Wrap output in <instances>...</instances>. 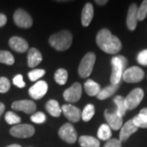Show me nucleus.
<instances>
[{
  "instance_id": "obj_1",
  "label": "nucleus",
  "mask_w": 147,
  "mask_h": 147,
  "mask_svg": "<svg viewBox=\"0 0 147 147\" xmlns=\"http://www.w3.org/2000/svg\"><path fill=\"white\" fill-rule=\"evenodd\" d=\"M96 41L100 49L108 54H116L122 48V42L119 38L113 35L108 29L100 30L96 34Z\"/></svg>"
},
{
  "instance_id": "obj_2",
  "label": "nucleus",
  "mask_w": 147,
  "mask_h": 147,
  "mask_svg": "<svg viewBox=\"0 0 147 147\" xmlns=\"http://www.w3.org/2000/svg\"><path fill=\"white\" fill-rule=\"evenodd\" d=\"M73 41L72 34L68 30H61L53 34L49 38V44L57 51H65L69 49Z\"/></svg>"
},
{
  "instance_id": "obj_3",
  "label": "nucleus",
  "mask_w": 147,
  "mask_h": 147,
  "mask_svg": "<svg viewBox=\"0 0 147 147\" xmlns=\"http://www.w3.org/2000/svg\"><path fill=\"white\" fill-rule=\"evenodd\" d=\"M127 64V60L123 56H117L111 59V76L110 83L113 85L120 84V80Z\"/></svg>"
},
{
  "instance_id": "obj_4",
  "label": "nucleus",
  "mask_w": 147,
  "mask_h": 147,
  "mask_svg": "<svg viewBox=\"0 0 147 147\" xmlns=\"http://www.w3.org/2000/svg\"><path fill=\"white\" fill-rule=\"evenodd\" d=\"M96 61V55L93 53H88L81 60L79 66V74L81 78H88L92 72Z\"/></svg>"
},
{
  "instance_id": "obj_5",
  "label": "nucleus",
  "mask_w": 147,
  "mask_h": 147,
  "mask_svg": "<svg viewBox=\"0 0 147 147\" xmlns=\"http://www.w3.org/2000/svg\"><path fill=\"white\" fill-rule=\"evenodd\" d=\"M143 97H144V91L142 88H137L131 90L129 94L126 96V98H124L127 110H134L142 102Z\"/></svg>"
},
{
  "instance_id": "obj_6",
  "label": "nucleus",
  "mask_w": 147,
  "mask_h": 147,
  "mask_svg": "<svg viewBox=\"0 0 147 147\" xmlns=\"http://www.w3.org/2000/svg\"><path fill=\"white\" fill-rule=\"evenodd\" d=\"M144 76L145 73L142 69L138 66H131L124 70L122 78L126 83L135 84L141 82L144 79Z\"/></svg>"
},
{
  "instance_id": "obj_7",
  "label": "nucleus",
  "mask_w": 147,
  "mask_h": 147,
  "mask_svg": "<svg viewBox=\"0 0 147 147\" xmlns=\"http://www.w3.org/2000/svg\"><path fill=\"white\" fill-rule=\"evenodd\" d=\"M34 127L30 124H16L10 129V134L17 138H28L34 136Z\"/></svg>"
},
{
  "instance_id": "obj_8",
  "label": "nucleus",
  "mask_w": 147,
  "mask_h": 147,
  "mask_svg": "<svg viewBox=\"0 0 147 147\" xmlns=\"http://www.w3.org/2000/svg\"><path fill=\"white\" fill-rule=\"evenodd\" d=\"M14 22L16 26L20 28L23 29H28L32 26L33 25V20L30 15L26 11L23 9H17L14 12L13 15Z\"/></svg>"
},
{
  "instance_id": "obj_9",
  "label": "nucleus",
  "mask_w": 147,
  "mask_h": 147,
  "mask_svg": "<svg viewBox=\"0 0 147 147\" xmlns=\"http://www.w3.org/2000/svg\"><path fill=\"white\" fill-rule=\"evenodd\" d=\"M59 137L69 144H73L77 141V132L71 123H65L60 127L58 131Z\"/></svg>"
},
{
  "instance_id": "obj_10",
  "label": "nucleus",
  "mask_w": 147,
  "mask_h": 147,
  "mask_svg": "<svg viewBox=\"0 0 147 147\" xmlns=\"http://www.w3.org/2000/svg\"><path fill=\"white\" fill-rule=\"evenodd\" d=\"M82 96V86L79 83H74V84L64 92L63 96L64 99L71 102V103H75L79 101V99L81 98Z\"/></svg>"
},
{
  "instance_id": "obj_11",
  "label": "nucleus",
  "mask_w": 147,
  "mask_h": 147,
  "mask_svg": "<svg viewBox=\"0 0 147 147\" xmlns=\"http://www.w3.org/2000/svg\"><path fill=\"white\" fill-rule=\"evenodd\" d=\"M11 108L17 111H23L28 115H33L36 110L37 105L32 100H21L14 101L11 104Z\"/></svg>"
},
{
  "instance_id": "obj_12",
  "label": "nucleus",
  "mask_w": 147,
  "mask_h": 147,
  "mask_svg": "<svg viewBox=\"0 0 147 147\" xmlns=\"http://www.w3.org/2000/svg\"><path fill=\"white\" fill-rule=\"evenodd\" d=\"M61 111L63 112L65 118L72 123H78L82 117L81 110H79L78 107L70 105V104L62 105Z\"/></svg>"
},
{
  "instance_id": "obj_13",
  "label": "nucleus",
  "mask_w": 147,
  "mask_h": 147,
  "mask_svg": "<svg viewBox=\"0 0 147 147\" xmlns=\"http://www.w3.org/2000/svg\"><path fill=\"white\" fill-rule=\"evenodd\" d=\"M47 89H48V86L47 83L43 80H41L34 84L29 89V94L33 99L39 100L46 95Z\"/></svg>"
},
{
  "instance_id": "obj_14",
  "label": "nucleus",
  "mask_w": 147,
  "mask_h": 147,
  "mask_svg": "<svg viewBox=\"0 0 147 147\" xmlns=\"http://www.w3.org/2000/svg\"><path fill=\"white\" fill-rule=\"evenodd\" d=\"M104 116L107 124L113 130H119L123 125V117L119 116L116 111L110 112V110H105Z\"/></svg>"
},
{
  "instance_id": "obj_15",
  "label": "nucleus",
  "mask_w": 147,
  "mask_h": 147,
  "mask_svg": "<svg viewBox=\"0 0 147 147\" xmlns=\"http://www.w3.org/2000/svg\"><path fill=\"white\" fill-rule=\"evenodd\" d=\"M137 10L138 7L136 3H132L130 5L128 11H127V27L128 30L131 31L135 30L137 26Z\"/></svg>"
},
{
  "instance_id": "obj_16",
  "label": "nucleus",
  "mask_w": 147,
  "mask_h": 147,
  "mask_svg": "<svg viewBox=\"0 0 147 147\" xmlns=\"http://www.w3.org/2000/svg\"><path fill=\"white\" fill-rule=\"evenodd\" d=\"M137 127L134 123L132 119L127 121L123 124V126L121 127L120 133H119V141L122 142H126L127 139L131 137L133 133H135L137 131Z\"/></svg>"
},
{
  "instance_id": "obj_17",
  "label": "nucleus",
  "mask_w": 147,
  "mask_h": 147,
  "mask_svg": "<svg viewBox=\"0 0 147 147\" xmlns=\"http://www.w3.org/2000/svg\"><path fill=\"white\" fill-rule=\"evenodd\" d=\"M8 42H9V46L11 48L17 53H25L29 49V45L26 40H25L24 38H20V37H11Z\"/></svg>"
},
{
  "instance_id": "obj_18",
  "label": "nucleus",
  "mask_w": 147,
  "mask_h": 147,
  "mask_svg": "<svg viewBox=\"0 0 147 147\" xmlns=\"http://www.w3.org/2000/svg\"><path fill=\"white\" fill-rule=\"evenodd\" d=\"M42 57L41 53L34 47H31L28 51V55H27V62L28 65L30 68H34L37 66L38 64L42 61Z\"/></svg>"
},
{
  "instance_id": "obj_19",
  "label": "nucleus",
  "mask_w": 147,
  "mask_h": 147,
  "mask_svg": "<svg viewBox=\"0 0 147 147\" xmlns=\"http://www.w3.org/2000/svg\"><path fill=\"white\" fill-rule=\"evenodd\" d=\"M93 15H94L93 6L91 3H87L84 7L81 14V22L84 27L89 26L93 18Z\"/></svg>"
},
{
  "instance_id": "obj_20",
  "label": "nucleus",
  "mask_w": 147,
  "mask_h": 147,
  "mask_svg": "<svg viewBox=\"0 0 147 147\" xmlns=\"http://www.w3.org/2000/svg\"><path fill=\"white\" fill-rule=\"evenodd\" d=\"M84 89L86 93L90 96H97L100 91V84L93 81L92 79H88L84 84Z\"/></svg>"
},
{
  "instance_id": "obj_21",
  "label": "nucleus",
  "mask_w": 147,
  "mask_h": 147,
  "mask_svg": "<svg viewBox=\"0 0 147 147\" xmlns=\"http://www.w3.org/2000/svg\"><path fill=\"white\" fill-rule=\"evenodd\" d=\"M119 85H120V84H117V85L111 84L110 86H107V87L104 88L103 89H100V92L96 96L97 98L101 100L107 99L108 97H110L112 95L115 93L116 91L119 89Z\"/></svg>"
},
{
  "instance_id": "obj_22",
  "label": "nucleus",
  "mask_w": 147,
  "mask_h": 147,
  "mask_svg": "<svg viewBox=\"0 0 147 147\" xmlns=\"http://www.w3.org/2000/svg\"><path fill=\"white\" fill-rule=\"evenodd\" d=\"M46 110L53 117H59L61 115V107L60 106L57 100H50L46 104Z\"/></svg>"
},
{
  "instance_id": "obj_23",
  "label": "nucleus",
  "mask_w": 147,
  "mask_h": 147,
  "mask_svg": "<svg viewBox=\"0 0 147 147\" xmlns=\"http://www.w3.org/2000/svg\"><path fill=\"white\" fill-rule=\"evenodd\" d=\"M79 142L82 147H100L99 140L91 136H81Z\"/></svg>"
},
{
  "instance_id": "obj_24",
  "label": "nucleus",
  "mask_w": 147,
  "mask_h": 147,
  "mask_svg": "<svg viewBox=\"0 0 147 147\" xmlns=\"http://www.w3.org/2000/svg\"><path fill=\"white\" fill-rule=\"evenodd\" d=\"M111 128L108 124H101L97 131V137L101 141H109L111 138Z\"/></svg>"
},
{
  "instance_id": "obj_25",
  "label": "nucleus",
  "mask_w": 147,
  "mask_h": 147,
  "mask_svg": "<svg viewBox=\"0 0 147 147\" xmlns=\"http://www.w3.org/2000/svg\"><path fill=\"white\" fill-rule=\"evenodd\" d=\"M68 79V72L65 69H58L55 72L54 74V79L59 85H65L67 82Z\"/></svg>"
},
{
  "instance_id": "obj_26",
  "label": "nucleus",
  "mask_w": 147,
  "mask_h": 147,
  "mask_svg": "<svg viewBox=\"0 0 147 147\" xmlns=\"http://www.w3.org/2000/svg\"><path fill=\"white\" fill-rule=\"evenodd\" d=\"M114 101L116 104L117 106V110H115L117 112V114L121 117H123V115H125L127 111L126 105H125V102H124V98L121 96H117L115 97Z\"/></svg>"
},
{
  "instance_id": "obj_27",
  "label": "nucleus",
  "mask_w": 147,
  "mask_h": 147,
  "mask_svg": "<svg viewBox=\"0 0 147 147\" xmlns=\"http://www.w3.org/2000/svg\"><path fill=\"white\" fill-rule=\"evenodd\" d=\"M95 115V106L92 104H88L84 107L82 112V119L84 122L90 121Z\"/></svg>"
},
{
  "instance_id": "obj_28",
  "label": "nucleus",
  "mask_w": 147,
  "mask_h": 147,
  "mask_svg": "<svg viewBox=\"0 0 147 147\" xmlns=\"http://www.w3.org/2000/svg\"><path fill=\"white\" fill-rule=\"evenodd\" d=\"M15 62L14 57L12 54L7 51H0V63L11 65Z\"/></svg>"
},
{
  "instance_id": "obj_29",
  "label": "nucleus",
  "mask_w": 147,
  "mask_h": 147,
  "mask_svg": "<svg viewBox=\"0 0 147 147\" xmlns=\"http://www.w3.org/2000/svg\"><path fill=\"white\" fill-rule=\"evenodd\" d=\"M5 120L6 122L11 124V125H16V124H19L20 122H21V117L16 115L14 112H11V111H8L7 112L5 115Z\"/></svg>"
},
{
  "instance_id": "obj_30",
  "label": "nucleus",
  "mask_w": 147,
  "mask_h": 147,
  "mask_svg": "<svg viewBox=\"0 0 147 147\" xmlns=\"http://www.w3.org/2000/svg\"><path fill=\"white\" fill-rule=\"evenodd\" d=\"M133 123L139 128H147V117L142 114H139L133 118Z\"/></svg>"
},
{
  "instance_id": "obj_31",
  "label": "nucleus",
  "mask_w": 147,
  "mask_h": 147,
  "mask_svg": "<svg viewBox=\"0 0 147 147\" xmlns=\"http://www.w3.org/2000/svg\"><path fill=\"white\" fill-rule=\"evenodd\" d=\"M147 16V0H144L137 10V20L143 21Z\"/></svg>"
},
{
  "instance_id": "obj_32",
  "label": "nucleus",
  "mask_w": 147,
  "mask_h": 147,
  "mask_svg": "<svg viewBox=\"0 0 147 147\" xmlns=\"http://www.w3.org/2000/svg\"><path fill=\"white\" fill-rule=\"evenodd\" d=\"M45 73H46V71L42 69H33L30 72H29L28 77L31 81H36L40 78H42V76H44Z\"/></svg>"
},
{
  "instance_id": "obj_33",
  "label": "nucleus",
  "mask_w": 147,
  "mask_h": 147,
  "mask_svg": "<svg viewBox=\"0 0 147 147\" xmlns=\"http://www.w3.org/2000/svg\"><path fill=\"white\" fill-rule=\"evenodd\" d=\"M11 88L10 82L6 77H0V93L7 92Z\"/></svg>"
},
{
  "instance_id": "obj_34",
  "label": "nucleus",
  "mask_w": 147,
  "mask_h": 147,
  "mask_svg": "<svg viewBox=\"0 0 147 147\" xmlns=\"http://www.w3.org/2000/svg\"><path fill=\"white\" fill-rule=\"evenodd\" d=\"M30 119L35 123H42L46 121V115L42 112H36L32 115Z\"/></svg>"
},
{
  "instance_id": "obj_35",
  "label": "nucleus",
  "mask_w": 147,
  "mask_h": 147,
  "mask_svg": "<svg viewBox=\"0 0 147 147\" xmlns=\"http://www.w3.org/2000/svg\"><path fill=\"white\" fill-rule=\"evenodd\" d=\"M137 61L140 65H147V49L142 51L137 56Z\"/></svg>"
},
{
  "instance_id": "obj_36",
  "label": "nucleus",
  "mask_w": 147,
  "mask_h": 147,
  "mask_svg": "<svg viewBox=\"0 0 147 147\" xmlns=\"http://www.w3.org/2000/svg\"><path fill=\"white\" fill-rule=\"evenodd\" d=\"M12 82H13V84L15 86L20 88H22L26 87V83L24 82V79H23V77H22L21 74H17V75H16L13 78Z\"/></svg>"
},
{
  "instance_id": "obj_37",
  "label": "nucleus",
  "mask_w": 147,
  "mask_h": 147,
  "mask_svg": "<svg viewBox=\"0 0 147 147\" xmlns=\"http://www.w3.org/2000/svg\"><path fill=\"white\" fill-rule=\"evenodd\" d=\"M104 147H122V143L119 139H110L105 143Z\"/></svg>"
},
{
  "instance_id": "obj_38",
  "label": "nucleus",
  "mask_w": 147,
  "mask_h": 147,
  "mask_svg": "<svg viewBox=\"0 0 147 147\" xmlns=\"http://www.w3.org/2000/svg\"><path fill=\"white\" fill-rule=\"evenodd\" d=\"M7 16L4 14L0 13V27L4 26L6 25V23H7Z\"/></svg>"
},
{
  "instance_id": "obj_39",
  "label": "nucleus",
  "mask_w": 147,
  "mask_h": 147,
  "mask_svg": "<svg viewBox=\"0 0 147 147\" xmlns=\"http://www.w3.org/2000/svg\"><path fill=\"white\" fill-rule=\"evenodd\" d=\"M107 3H108L107 0H96V3L98 5H105Z\"/></svg>"
},
{
  "instance_id": "obj_40",
  "label": "nucleus",
  "mask_w": 147,
  "mask_h": 147,
  "mask_svg": "<svg viewBox=\"0 0 147 147\" xmlns=\"http://www.w3.org/2000/svg\"><path fill=\"white\" fill-rule=\"evenodd\" d=\"M4 110H5V105L3 103L0 102V115L3 114Z\"/></svg>"
},
{
  "instance_id": "obj_41",
  "label": "nucleus",
  "mask_w": 147,
  "mask_h": 147,
  "mask_svg": "<svg viewBox=\"0 0 147 147\" xmlns=\"http://www.w3.org/2000/svg\"><path fill=\"white\" fill-rule=\"evenodd\" d=\"M140 114H142V115H144L147 117V108H143L142 110H141Z\"/></svg>"
},
{
  "instance_id": "obj_42",
  "label": "nucleus",
  "mask_w": 147,
  "mask_h": 147,
  "mask_svg": "<svg viewBox=\"0 0 147 147\" xmlns=\"http://www.w3.org/2000/svg\"><path fill=\"white\" fill-rule=\"evenodd\" d=\"M7 147H22L20 145H18V144H12V145H10V146H8Z\"/></svg>"
}]
</instances>
